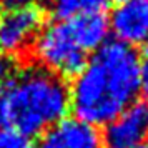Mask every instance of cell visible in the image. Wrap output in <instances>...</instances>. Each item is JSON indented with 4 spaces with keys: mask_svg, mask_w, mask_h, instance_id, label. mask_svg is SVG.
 Listing matches in <instances>:
<instances>
[{
    "mask_svg": "<svg viewBox=\"0 0 148 148\" xmlns=\"http://www.w3.org/2000/svg\"><path fill=\"white\" fill-rule=\"evenodd\" d=\"M140 55L135 48L108 40L90 58L70 87V110L78 120L107 125L140 93Z\"/></svg>",
    "mask_w": 148,
    "mask_h": 148,
    "instance_id": "1",
    "label": "cell"
},
{
    "mask_svg": "<svg viewBox=\"0 0 148 148\" xmlns=\"http://www.w3.org/2000/svg\"><path fill=\"white\" fill-rule=\"evenodd\" d=\"M70 112V87L62 77L40 67L12 75L0 95V121L34 136L47 132Z\"/></svg>",
    "mask_w": 148,
    "mask_h": 148,
    "instance_id": "2",
    "label": "cell"
},
{
    "mask_svg": "<svg viewBox=\"0 0 148 148\" xmlns=\"http://www.w3.org/2000/svg\"><path fill=\"white\" fill-rule=\"evenodd\" d=\"M30 50L38 67L62 78H75L88 62V53L77 45L68 22L55 20L45 25Z\"/></svg>",
    "mask_w": 148,
    "mask_h": 148,
    "instance_id": "3",
    "label": "cell"
},
{
    "mask_svg": "<svg viewBox=\"0 0 148 148\" xmlns=\"http://www.w3.org/2000/svg\"><path fill=\"white\" fill-rule=\"evenodd\" d=\"M45 27V10L34 2L0 12V55L14 58L27 53Z\"/></svg>",
    "mask_w": 148,
    "mask_h": 148,
    "instance_id": "4",
    "label": "cell"
},
{
    "mask_svg": "<svg viewBox=\"0 0 148 148\" xmlns=\"http://www.w3.org/2000/svg\"><path fill=\"white\" fill-rule=\"evenodd\" d=\"M107 17L115 40L140 47L148 57V0H120Z\"/></svg>",
    "mask_w": 148,
    "mask_h": 148,
    "instance_id": "5",
    "label": "cell"
},
{
    "mask_svg": "<svg viewBox=\"0 0 148 148\" xmlns=\"http://www.w3.org/2000/svg\"><path fill=\"white\" fill-rule=\"evenodd\" d=\"M105 148H138L148 141V103L133 101L105 125Z\"/></svg>",
    "mask_w": 148,
    "mask_h": 148,
    "instance_id": "6",
    "label": "cell"
},
{
    "mask_svg": "<svg viewBox=\"0 0 148 148\" xmlns=\"http://www.w3.org/2000/svg\"><path fill=\"white\" fill-rule=\"evenodd\" d=\"M37 148H103L97 127L77 116H65L42 133Z\"/></svg>",
    "mask_w": 148,
    "mask_h": 148,
    "instance_id": "7",
    "label": "cell"
},
{
    "mask_svg": "<svg viewBox=\"0 0 148 148\" xmlns=\"http://www.w3.org/2000/svg\"><path fill=\"white\" fill-rule=\"evenodd\" d=\"M72 30L77 45L85 52H97L103 47L110 37L108 17L101 10H92L82 15H77L72 20H67Z\"/></svg>",
    "mask_w": 148,
    "mask_h": 148,
    "instance_id": "8",
    "label": "cell"
},
{
    "mask_svg": "<svg viewBox=\"0 0 148 148\" xmlns=\"http://www.w3.org/2000/svg\"><path fill=\"white\" fill-rule=\"evenodd\" d=\"M101 0H50V10L58 22H67L92 10H101Z\"/></svg>",
    "mask_w": 148,
    "mask_h": 148,
    "instance_id": "9",
    "label": "cell"
},
{
    "mask_svg": "<svg viewBox=\"0 0 148 148\" xmlns=\"http://www.w3.org/2000/svg\"><path fill=\"white\" fill-rule=\"evenodd\" d=\"M0 148H37V145L32 136L5 127L0 130Z\"/></svg>",
    "mask_w": 148,
    "mask_h": 148,
    "instance_id": "10",
    "label": "cell"
},
{
    "mask_svg": "<svg viewBox=\"0 0 148 148\" xmlns=\"http://www.w3.org/2000/svg\"><path fill=\"white\" fill-rule=\"evenodd\" d=\"M12 75H14V65H12L10 58L0 55V95L3 92L5 85L8 83V80L12 78Z\"/></svg>",
    "mask_w": 148,
    "mask_h": 148,
    "instance_id": "11",
    "label": "cell"
},
{
    "mask_svg": "<svg viewBox=\"0 0 148 148\" xmlns=\"http://www.w3.org/2000/svg\"><path fill=\"white\" fill-rule=\"evenodd\" d=\"M140 92L148 97V57L140 63Z\"/></svg>",
    "mask_w": 148,
    "mask_h": 148,
    "instance_id": "12",
    "label": "cell"
},
{
    "mask_svg": "<svg viewBox=\"0 0 148 148\" xmlns=\"http://www.w3.org/2000/svg\"><path fill=\"white\" fill-rule=\"evenodd\" d=\"M32 0H0V5L3 8H10V7H18L23 3H30Z\"/></svg>",
    "mask_w": 148,
    "mask_h": 148,
    "instance_id": "13",
    "label": "cell"
},
{
    "mask_svg": "<svg viewBox=\"0 0 148 148\" xmlns=\"http://www.w3.org/2000/svg\"><path fill=\"white\" fill-rule=\"evenodd\" d=\"M138 148H148V141H145V143H143V145H140Z\"/></svg>",
    "mask_w": 148,
    "mask_h": 148,
    "instance_id": "14",
    "label": "cell"
},
{
    "mask_svg": "<svg viewBox=\"0 0 148 148\" xmlns=\"http://www.w3.org/2000/svg\"><path fill=\"white\" fill-rule=\"evenodd\" d=\"M101 2H103V3H105V2H113V0H101Z\"/></svg>",
    "mask_w": 148,
    "mask_h": 148,
    "instance_id": "15",
    "label": "cell"
}]
</instances>
